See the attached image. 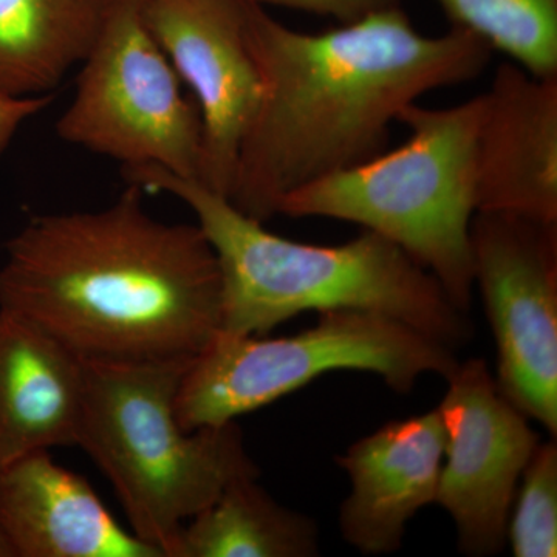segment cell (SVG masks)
<instances>
[{
    "mask_svg": "<svg viewBox=\"0 0 557 557\" xmlns=\"http://www.w3.org/2000/svg\"><path fill=\"white\" fill-rule=\"evenodd\" d=\"M244 17L262 97L228 200L262 223L293 190L384 152L406 106L474 81L494 51L454 25L421 35L399 3L318 35L293 30L249 0Z\"/></svg>",
    "mask_w": 557,
    "mask_h": 557,
    "instance_id": "6da1fadb",
    "label": "cell"
},
{
    "mask_svg": "<svg viewBox=\"0 0 557 557\" xmlns=\"http://www.w3.org/2000/svg\"><path fill=\"white\" fill-rule=\"evenodd\" d=\"M127 188L98 211L33 215L5 245L0 310L84 361L194 359L222 330V274L200 226L152 218Z\"/></svg>",
    "mask_w": 557,
    "mask_h": 557,
    "instance_id": "7a4b0ae2",
    "label": "cell"
},
{
    "mask_svg": "<svg viewBox=\"0 0 557 557\" xmlns=\"http://www.w3.org/2000/svg\"><path fill=\"white\" fill-rule=\"evenodd\" d=\"M131 185L188 205L222 274V332L267 336L304 311L383 314L450 348L471 339L468 314L437 278L391 240L364 230L346 244H300L270 233L226 197L157 166L121 168Z\"/></svg>",
    "mask_w": 557,
    "mask_h": 557,
    "instance_id": "3957f363",
    "label": "cell"
},
{
    "mask_svg": "<svg viewBox=\"0 0 557 557\" xmlns=\"http://www.w3.org/2000/svg\"><path fill=\"white\" fill-rule=\"evenodd\" d=\"M190 361H86L76 446L109 480L132 533L163 557L231 483L259 478L236 421L180 426L175 399Z\"/></svg>",
    "mask_w": 557,
    "mask_h": 557,
    "instance_id": "277c9868",
    "label": "cell"
},
{
    "mask_svg": "<svg viewBox=\"0 0 557 557\" xmlns=\"http://www.w3.org/2000/svg\"><path fill=\"white\" fill-rule=\"evenodd\" d=\"M483 95L446 109L406 106L405 145L293 190L278 214L357 223L428 270L458 310L471 307V222Z\"/></svg>",
    "mask_w": 557,
    "mask_h": 557,
    "instance_id": "5b68a950",
    "label": "cell"
},
{
    "mask_svg": "<svg viewBox=\"0 0 557 557\" xmlns=\"http://www.w3.org/2000/svg\"><path fill=\"white\" fill-rule=\"evenodd\" d=\"M457 364L454 348L395 319L325 311L313 327L281 338L220 330L186 369L175 412L180 426L196 431L236 421L336 370L375 373L408 394L421 376L446 379Z\"/></svg>",
    "mask_w": 557,
    "mask_h": 557,
    "instance_id": "8992f818",
    "label": "cell"
},
{
    "mask_svg": "<svg viewBox=\"0 0 557 557\" xmlns=\"http://www.w3.org/2000/svg\"><path fill=\"white\" fill-rule=\"evenodd\" d=\"M61 139L121 166H157L199 180L201 116L145 20V0H116L81 62Z\"/></svg>",
    "mask_w": 557,
    "mask_h": 557,
    "instance_id": "52a82bcc",
    "label": "cell"
},
{
    "mask_svg": "<svg viewBox=\"0 0 557 557\" xmlns=\"http://www.w3.org/2000/svg\"><path fill=\"white\" fill-rule=\"evenodd\" d=\"M471 255L496 338L497 386L556 437L557 223L475 212Z\"/></svg>",
    "mask_w": 557,
    "mask_h": 557,
    "instance_id": "ba28073f",
    "label": "cell"
},
{
    "mask_svg": "<svg viewBox=\"0 0 557 557\" xmlns=\"http://www.w3.org/2000/svg\"><path fill=\"white\" fill-rule=\"evenodd\" d=\"M446 381L437 408L446 445L435 504L456 523L463 555H496L507 541L520 475L541 440L483 359L458 362Z\"/></svg>",
    "mask_w": 557,
    "mask_h": 557,
    "instance_id": "9c48e42d",
    "label": "cell"
},
{
    "mask_svg": "<svg viewBox=\"0 0 557 557\" xmlns=\"http://www.w3.org/2000/svg\"><path fill=\"white\" fill-rule=\"evenodd\" d=\"M245 0H145L150 33L201 116L197 182L228 199L242 143L262 97L244 30Z\"/></svg>",
    "mask_w": 557,
    "mask_h": 557,
    "instance_id": "30bf717a",
    "label": "cell"
},
{
    "mask_svg": "<svg viewBox=\"0 0 557 557\" xmlns=\"http://www.w3.org/2000/svg\"><path fill=\"white\" fill-rule=\"evenodd\" d=\"M482 95L478 212L557 223V75L504 62Z\"/></svg>",
    "mask_w": 557,
    "mask_h": 557,
    "instance_id": "8fae6325",
    "label": "cell"
},
{
    "mask_svg": "<svg viewBox=\"0 0 557 557\" xmlns=\"http://www.w3.org/2000/svg\"><path fill=\"white\" fill-rule=\"evenodd\" d=\"M445 445V424L434 409L391 421L338 457L351 485L339 530L351 547L366 556L401 548L409 520L435 504Z\"/></svg>",
    "mask_w": 557,
    "mask_h": 557,
    "instance_id": "7c38bea8",
    "label": "cell"
},
{
    "mask_svg": "<svg viewBox=\"0 0 557 557\" xmlns=\"http://www.w3.org/2000/svg\"><path fill=\"white\" fill-rule=\"evenodd\" d=\"M0 534L13 557H163L121 527L94 486L50 450L0 469Z\"/></svg>",
    "mask_w": 557,
    "mask_h": 557,
    "instance_id": "4fadbf2b",
    "label": "cell"
},
{
    "mask_svg": "<svg viewBox=\"0 0 557 557\" xmlns=\"http://www.w3.org/2000/svg\"><path fill=\"white\" fill-rule=\"evenodd\" d=\"M86 361L46 330L0 310V469L76 446Z\"/></svg>",
    "mask_w": 557,
    "mask_h": 557,
    "instance_id": "5bb4252c",
    "label": "cell"
},
{
    "mask_svg": "<svg viewBox=\"0 0 557 557\" xmlns=\"http://www.w3.org/2000/svg\"><path fill=\"white\" fill-rule=\"evenodd\" d=\"M116 0H0V90L51 94L86 60Z\"/></svg>",
    "mask_w": 557,
    "mask_h": 557,
    "instance_id": "9a60e30c",
    "label": "cell"
},
{
    "mask_svg": "<svg viewBox=\"0 0 557 557\" xmlns=\"http://www.w3.org/2000/svg\"><path fill=\"white\" fill-rule=\"evenodd\" d=\"M318 552L317 523L277 504L258 478H244L182 527L166 557H311Z\"/></svg>",
    "mask_w": 557,
    "mask_h": 557,
    "instance_id": "2e32d148",
    "label": "cell"
},
{
    "mask_svg": "<svg viewBox=\"0 0 557 557\" xmlns=\"http://www.w3.org/2000/svg\"><path fill=\"white\" fill-rule=\"evenodd\" d=\"M437 2L454 27L475 33L534 75H557V0Z\"/></svg>",
    "mask_w": 557,
    "mask_h": 557,
    "instance_id": "e0dca14e",
    "label": "cell"
},
{
    "mask_svg": "<svg viewBox=\"0 0 557 557\" xmlns=\"http://www.w3.org/2000/svg\"><path fill=\"white\" fill-rule=\"evenodd\" d=\"M507 536L516 557L557 555V445L541 443L531 454L509 512Z\"/></svg>",
    "mask_w": 557,
    "mask_h": 557,
    "instance_id": "ac0fdd59",
    "label": "cell"
},
{
    "mask_svg": "<svg viewBox=\"0 0 557 557\" xmlns=\"http://www.w3.org/2000/svg\"><path fill=\"white\" fill-rule=\"evenodd\" d=\"M249 2L306 11L318 16L333 17L341 24V22L358 20L370 11L395 5L399 0H249Z\"/></svg>",
    "mask_w": 557,
    "mask_h": 557,
    "instance_id": "d6986e66",
    "label": "cell"
},
{
    "mask_svg": "<svg viewBox=\"0 0 557 557\" xmlns=\"http://www.w3.org/2000/svg\"><path fill=\"white\" fill-rule=\"evenodd\" d=\"M53 94L14 97L0 90V157L7 152L25 121L49 108Z\"/></svg>",
    "mask_w": 557,
    "mask_h": 557,
    "instance_id": "ffe728a7",
    "label": "cell"
},
{
    "mask_svg": "<svg viewBox=\"0 0 557 557\" xmlns=\"http://www.w3.org/2000/svg\"><path fill=\"white\" fill-rule=\"evenodd\" d=\"M0 557H13L9 545H7L5 539L2 537V534H0Z\"/></svg>",
    "mask_w": 557,
    "mask_h": 557,
    "instance_id": "44dd1931",
    "label": "cell"
}]
</instances>
